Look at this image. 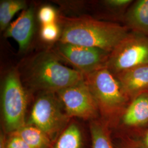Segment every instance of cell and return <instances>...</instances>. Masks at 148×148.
<instances>
[{"label":"cell","mask_w":148,"mask_h":148,"mask_svg":"<svg viewBox=\"0 0 148 148\" xmlns=\"http://www.w3.org/2000/svg\"><path fill=\"white\" fill-rule=\"evenodd\" d=\"M57 20L61 30L58 41L98 48L109 53L130 32L126 26L90 16H60Z\"/></svg>","instance_id":"cell-1"},{"label":"cell","mask_w":148,"mask_h":148,"mask_svg":"<svg viewBox=\"0 0 148 148\" xmlns=\"http://www.w3.org/2000/svg\"><path fill=\"white\" fill-rule=\"evenodd\" d=\"M18 70L24 87L33 92L57 93L84 79V74L64 66L51 49L28 59Z\"/></svg>","instance_id":"cell-2"},{"label":"cell","mask_w":148,"mask_h":148,"mask_svg":"<svg viewBox=\"0 0 148 148\" xmlns=\"http://www.w3.org/2000/svg\"><path fill=\"white\" fill-rule=\"evenodd\" d=\"M84 76L95 99L100 118L110 128L117 127L131 99L116 76L106 68Z\"/></svg>","instance_id":"cell-3"},{"label":"cell","mask_w":148,"mask_h":148,"mask_svg":"<svg viewBox=\"0 0 148 148\" xmlns=\"http://www.w3.org/2000/svg\"><path fill=\"white\" fill-rule=\"evenodd\" d=\"M1 106L5 132L10 134L27 124V94L18 69H12L5 75L2 88Z\"/></svg>","instance_id":"cell-4"},{"label":"cell","mask_w":148,"mask_h":148,"mask_svg":"<svg viewBox=\"0 0 148 148\" xmlns=\"http://www.w3.org/2000/svg\"><path fill=\"white\" fill-rule=\"evenodd\" d=\"M39 93L27 124L40 128L53 140L65 128L70 118L62 110L63 105L56 93Z\"/></svg>","instance_id":"cell-5"},{"label":"cell","mask_w":148,"mask_h":148,"mask_svg":"<svg viewBox=\"0 0 148 148\" xmlns=\"http://www.w3.org/2000/svg\"><path fill=\"white\" fill-rule=\"evenodd\" d=\"M145 64H148V36L131 32L110 52L106 68L116 75Z\"/></svg>","instance_id":"cell-6"},{"label":"cell","mask_w":148,"mask_h":148,"mask_svg":"<svg viewBox=\"0 0 148 148\" xmlns=\"http://www.w3.org/2000/svg\"><path fill=\"white\" fill-rule=\"evenodd\" d=\"M51 51L60 60L71 65L82 74H89L106 68L110 53L98 48L57 41Z\"/></svg>","instance_id":"cell-7"},{"label":"cell","mask_w":148,"mask_h":148,"mask_svg":"<svg viewBox=\"0 0 148 148\" xmlns=\"http://www.w3.org/2000/svg\"><path fill=\"white\" fill-rule=\"evenodd\" d=\"M56 94L69 118L76 117L90 121L99 118L97 103L85 79Z\"/></svg>","instance_id":"cell-8"},{"label":"cell","mask_w":148,"mask_h":148,"mask_svg":"<svg viewBox=\"0 0 148 148\" xmlns=\"http://www.w3.org/2000/svg\"><path fill=\"white\" fill-rule=\"evenodd\" d=\"M119 126L126 130L130 134L132 133L130 136L132 137L139 136L148 128V92L138 95L131 101L121 116Z\"/></svg>","instance_id":"cell-9"},{"label":"cell","mask_w":148,"mask_h":148,"mask_svg":"<svg viewBox=\"0 0 148 148\" xmlns=\"http://www.w3.org/2000/svg\"><path fill=\"white\" fill-rule=\"evenodd\" d=\"M35 29V9L31 6L23 10L16 21L5 30V36L13 38L19 50L25 51L31 42Z\"/></svg>","instance_id":"cell-10"},{"label":"cell","mask_w":148,"mask_h":148,"mask_svg":"<svg viewBox=\"0 0 148 148\" xmlns=\"http://www.w3.org/2000/svg\"><path fill=\"white\" fill-rule=\"evenodd\" d=\"M115 76L131 101L148 92V64L127 70Z\"/></svg>","instance_id":"cell-11"},{"label":"cell","mask_w":148,"mask_h":148,"mask_svg":"<svg viewBox=\"0 0 148 148\" xmlns=\"http://www.w3.org/2000/svg\"><path fill=\"white\" fill-rule=\"evenodd\" d=\"M126 27L132 32L148 36V0H137L125 14Z\"/></svg>","instance_id":"cell-12"},{"label":"cell","mask_w":148,"mask_h":148,"mask_svg":"<svg viewBox=\"0 0 148 148\" xmlns=\"http://www.w3.org/2000/svg\"><path fill=\"white\" fill-rule=\"evenodd\" d=\"M21 138L32 148H49L52 139L37 127L26 124L15 132L11 133Z\"/></svg>","instance_id":"cell-13"},{"label":"cell","mask_w":148,"mask_h":148,"mask_svg":"<svg viewBox=\"0 0 148 148\" xmlns=\"http://www.w3.org/2000/svg\"><path fill=\"white\" fill-rule=\"evenodd\" d=\"M110 129L100 117L90 121L92 148H116L111 139Z\"/></svg>","instance_id":"cell-14"},{"label":"cell","mask_w":148,"mask_h":148,"mask_svg":"<svg viewBox=\"0 0 148 148\" xmlns=\"http://www.w3.org/2000/svg\"><path fill=\"white\" fill-rule=\"evenodd\" d=\"M82 133L78 126L71 123L60 134L53 148H82Z\"/></svg>","instance_id":"cell-15"},{"label":"cell","mask_w":148,"mask_h":148,"mask_svg":"<svg viewBox=\"0 0 148 148\" xmlns=\"http://www.w3.org/2000/svg\"><path fill=\"white\" fill-rule=\"evenodd\" d=\"M25 1L21 0H5L0 3V28L1 31L5 30L10 24L16 13L27 8Z\"/></svg>","instance_id":"cell-16"},{"label":"cell","mask_w":148,"mask_h":148,"mask_svg":"<svg viewBox=\"0 0 148 148\" xmlns=\"http://www.w3.org/2000/svg\"><path fill=\"white\" fill-rule=\"evenodd\" d=\"M60 27L57 22L42 25L40 30L41 38L47 42L58 41L60 36Z\"/></svg>","instance_id":"cell-17"},{"label":"cell","mask_w":148,"mask_h":148,"mask_svg":"<svg viewBox=\"0 0 148 148\" xmlns=\"http://www.w3.org/2000/svg\"><path fill=\"white\" fill-rule=\"evenodd\" d=\"M38 19L42 25L57 22L58 17L53 7L48 5L42 7L38 12Z\"/></svg>","instance_id":"cell-18"},{"label":"cell","mask_w":148,"mask_h":148,"mask_svg":"<svg viewBox=\"0 0 148 148\" xmlns=\"http://www.w3.org/2000/svg\"><path fill=\"white\" fill-rule=\"evenodd\" d=\"M133 2L132 0H106L104 3L112 11H123L127 10Z\"/></svg>","instance_id":"cell-19"},{"label":"cell","mask_w":148,"mask_h":148,"mask_svg":"<svg viewBox=\"0 0 148 148\" xmlns=\"http://www.w3.org/2000/svg\"><path fill=\"white\" fill-rule=\"evenodd\" d=\"M9 134V138L6 140V148H32L18 136L13 134Z\"/></svg>","instance_id":"cell-20"},{"label":"cell","mask_w":148,"mask_h":148,"mask_svg":"<svg viewBox=\"0 0 148 148\" xmlns=\"http://www.w3.org/2000/svg\"><path fill=\"white\" fill-rule=\"evenodd\" d=\"M116 148H140L136 138L126 135L122 139L121 143Z\"/></svg>","instance_id":"cell-21"},{"label":"cell","mask_w":148,"mask_h":148,"mask_svg":"<svg viewBox=\"0 0 148 148\" xmlns=\"http://www.w3.org/2000/svg\"><path fill=\"white\" fill-rule=\"evenodd\" d=\"M136 138L140 148H148V128Z\"/></svg>","instance_id":"cell-22"},{"label":"cell","mask_w":148,"mask_h":148,"mask_svg":"<svg viewBox=\"0 0 148 148\" xmlns=\"http://www.w3.org/2000/svg\"><path fill=\"white\" fill-rule=\"evenodd\" d=\"M6 140H7V138L5 136V135L3 134H1V139H0V148H6L5 147Z\"/></svg>","instance_id":"cell-23"}]
</instances>
